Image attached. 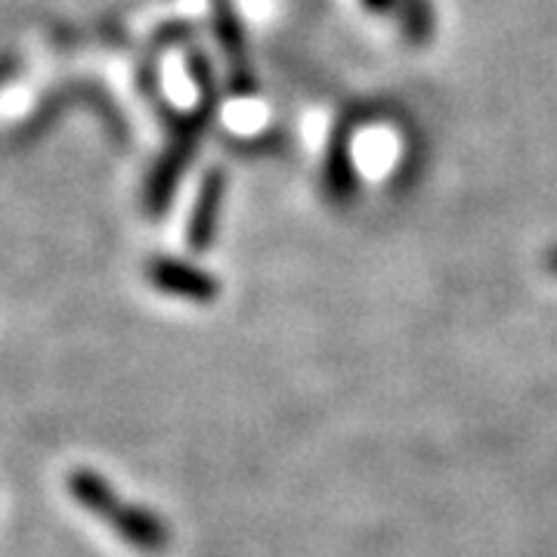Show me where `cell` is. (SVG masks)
<instances>
[{
	"label": "cell",
	"instance_id": "cell-2",
	"mask_svg": "<svg viewBox=\"0 0 557 557\" xmlns=\"http://www.w3.org/2000/svg\"><path fill=\"white\" fill-rule=\"evenodd\" d=\"M211 28H214L220 53L226 60V87L236 97H255L258 75L248 57V38L242 28L236 0H211Z\"/></svg>",
	"mask_w": 557,
	"mask_h": 557
},
{
	"label": "cell",
	"instance_id": "cell-3",
	"mask_svg": "<svg viewBox=\"0 0 557 557\" xmlns=\"http://www.w3.org/2000/svg\"><path fill=\"white\" fill-rule=\"evenodd\" d=\"M146 278L161 295L193 300V304H214L220 295V282L208 270L180 258H152L146 263Z\"/></svg>",
	"mask_w": 557,
	"mask_h": 557
},
{
	"label": "cell",
	"instance_id": "cell-9",
	"mask_svg": "<svg viewBox=\"0 0 557 557\" xmlns=\"http://www.w3.org/2000/svg\"><path fill=\"white\" fill-rule=\"evenodd\" d=\"M362 7L369 10V13H397L399 0H362Z\"/></svg>",
	"mask_w": 557,
	"mask_h": 557
},
{
	"label": "cell",
	"instance_id": "cell-4",
	"mask_svg": "<svg viewBox=\"0 0 557 557\" xmlns=\"http://www.w3.org/2000/svg\"><path fill=\"white\" fill-rule=\"evenodd\" d=\"M226 189H230L226 171L223 168H208L199 183L196 201H193L189 223H186V245H189V251L205 255L214 245V239H218L220 214H223V205H226Z\"/></svg>",
	"mask_w": 557,
	"mask_h": 557
},
{
	"label": "cell",
	"instance_id": "cell-6",
	"mask_svg": "<svg viewBox=\"0 0 557 557\" xmlns=\"http://www.w3.org/2000/svg\"><path fill=\"white\" fill-rule=\"evenodd\" d=\"M106 523L115 530V536L124 539L139 555H164L171 545V530L152 508L119 502L115 511L106 518Z\"/></svg>",
	"mask_w": 557,
	"mask_h": 557
},
{
	"label": "cell",
	"instance_id": "cell-7",
	"mask_svg": "<svg viewBox=\"0 0 557 557\" xmlns=\"http://www.w3.org/2000/svg\"><path fill=\"white\" fill-rule=\"evenodd\" d=\"M65 483H69V493H72V498L78 502L84 511H90L94 518L106 520L112 511H115V505L121 502L119 493H115V486L102 478V474L90 471V468H75Z\"/></svg>",
	"mask_w": 557,
	"mask_h": 557
},
{
	"label": "cell",
	"instance_id": "cell-11",
	"mask_svg": "<svg viewBox=\"0 0 557 557\" xmlns=\"http://www.w3.org/2000/svg\"><path fill=\"white\" fill-rule=\"evenodd\" d=\"M545 267H548V273H552V276H557V245L548 251V255H545Z\"/></svg>",
	"mask_w": 557,
	"mask_h": 557
},
{
	"label": "cell",
	"instance_id": "cell-1",
	"mask_svg": "<svg viewBox=\"0 0 557 557\" xmlns=\"http://www.w3.org/2000/svg\"><path fill=\"white\" fill-rule=\"evenodd\" d=\"M186 72H189V78H193L196 90H199V106L193 112H186V115H174L168 146H164V152L156 161L149 180H146L143 201H146V211L156 214V218L171 208V201H174L180 189V180H183L186 168L196 159L201 137L214 124L220 100H223V87H220L218 72H214V62L208 60V53L201 47H189Z\"/></svg>",
	"mask_w": 557,
	"mask_h": 557
},
{
	"label": "cell",
	"instance_id": "cell-8",
	"mask_svg": "<svg viewBox=\"0 0 557 557\" xmlns=\"http://www.w3.org/2000/svg\"><path fill=\"white\" fill-rule=\"evenodd\" d=\"M399 35L412 47H424L434 40L437 32V13H434V0H399L397 7Z\"/></svg>",
	"mask_w": 557,
	"mask_h": 557
},
{
	"label": "cell",
	"instance_id": "cell-5",
	"mask_svg": "<svg viewBox=\"0 0 557 557\" xmlns=\"http://www.w3.org/2000/svg\"><path fill=\"white\" fill-rule=\"evenodd\" d=\"M354 134H357V119L347 115L338 121V127L329 137V149H325V161H322V189L329 201L335 205H347L357 196V164H354Z\"/></svg>",
	"mask_w": 557,
	"mask_h": 557
},
{
	"label": "cell",
	"instance_id": "cell-10",
	"mask_svg": "<svg viewBox=\"0 0 557 557\" xmlns=\"http://www.w3.org/2000/svg\"><path fill=\"white\" fill-rule=\"evenodd\" d=\"M13 72H16V62H13V60H0V81L13 78Z\"/></svg>",
	"mask_w": 557,
	"mask_h": 557
}]
</instances>
